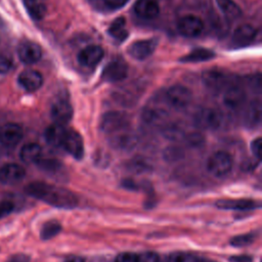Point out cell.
Segmentation results:
<instances>
[{
  "mask_svg": "<svg viewBox=\"0 0 262 262\" xmlns=\"http://www.w3.org/2000/svg\"><path fill=\"white\" fill-rule=\"evenodd\" d=\"M26 192L31 196L56 208L72 209L78 204V199L72 191L45 182L35 181L28 184Z\"/></svg>",
  "mask_w": 262,
  "mask_h": 262,
  "instance_id": "cell-1",
  "label": "cell"
},
{
  "mask_svg": "<svg viewBox=\"0 0 262 262\" xmlns=\"http://www.w3.org/2000/svg\"><path fill=\"white\" fill-rule=\"evenodd\" d=\"M222 121V114L213 107H203L193 117L194 125L203 130H216L221 126Z\"/></svg>",
  "mask_w": 262,
  "mask_h": 262,
  "instance_id": "cell-2",
  "label": "cell"
},
{
  "mask_svg": "<svg viewBox=\"0 0 262 262\" xmlns=\"http://www.w3.org/2000/svg\"><path fill=\"white\" fill-rule=\"evenodd\" d=\"M233 161L231 156L223 150H218L210 156L207 161V170L216 177L228 174L232 169Z\"/></svg>",
  "mask_w": 262,
  "mask_h": 262,
  "instance_id": "cell-3",
  "label": "cell"
},
{
  "mask_svg": "<svg viewBox=\"0 0 262 262\" xmlns=\"http://www.w3.org/2000/svg\"><path fill=\"white\" fill-rule=\"evenodd\" d=\"M129 126V117L122 112H108L102 117L100 122L101 131L108 135L127 129Z\"/></svg>",
  "mask_w": 262,
  "mask_h": 262,
  "instance_id": "cell-4",
  "label": "cell"
},
{
  "mask_svg": "<svg viewBox=\"0 0 262 262\" xmlns=\"http://www.w3.org/2000/svg\"><path fill=\"white\" fill-rule=\"evenodd\" d=\"M192 98V94L188 88L183 85H173L166 92V100L174 108H183L187 106Z\"/></svg>",
  "mask_w": 262,
  "mask_h": 262,
  "instance_id": "cell-5",
  "label": "cell"
},
{
  "mask_svg": "<svg viewBox=\"0 0 262 262\" xmlns=\"http://www.w3.org/2000/svg\"><path fill=\"white\" fill-rule=\"evenodd\" d=\"M128 75V66L120 57L112 59L103 69L101 77L106 82H119L124 80Z\"/></svg>",
  "mask_w": 262,
  "mask_h": 262,
  "instance_id": "cell-6",
  "label": "cell"
},
{
  "mask_svg": "<svg viewBox=\"0 0 262 262\" xmlns=\"http://www.w3.org/2000/svg\"><path fill=\"white\" fill-rule=\"evenodd\" d=\"M178 32L187 38L198 37L204 30L203 20L195 15L188 14L182 16L177 24Z\"/></svg>",
  "mask_w": 262,
  "mask_h": 262,
  "instance_id": "cell-7",
  "label": "cell"
},
{
  "mask_svg": "<svg viewBox=\"0 0 262 262\" xmlns=\"http://www.w3.org/2000/svg\"><path fill=\"white\" fill-rule=\"evenodd\" d=\"M110 144L120 150H130L134 148L138 142V138L129 128L118 131L110 135Z\"/></svg>",
  "mask_w": 262,
  "mask_h": 262,
  "instance_id": "cell-8",
  "label": "cell"
},
{
  "mask_svg": "<svg viewBox=\"0 0 262 262\" xmlns=\"http://www.w3.org/2000/svg\"><path fill=\"white\" fill-rule=\"evenodd\" d=\"M202 80L204 85L212 91H220L225 89L229 81V76L222 70L210 69L203 73Z\"/></svg>",
  "mask_w": 262,
  "mask_h": 262,
  "instance_id": "cell-9",
  "label": "cell"
},
{
  "mask_svg": "<svg viewBox=\"0 0 262 262\" xmlns=\"http://www.w3.org/2000/svg\"><path fill=\"white\" fill-rule=\"evenodd\" d=\"M62 148L76 160H81L84 156V143L80 133L72 129L68 130L62 143Z\"/></svg>",
  "mask_w": 262,
  "mask_h": 262,
  "instance_id": "cell-10",
  "label": "cell"
},
{
  "mask_svg": "<svg viewBox=\"0 0 262 262\" xmlns=\"http://www.w3.org/2000/svg\"><path fill=\"white\" fill-rule=\"evenodd\" d=\"M24 135L23 128L16 123H6L0 128V143L7 147L18 144Z\"/></svg>",
  "mask_w": 262,
  "mask_h": 262,
  "instance_id": "cell-11",
  "label": "cell"
},
{
  "mask_svg": "<svg viewBox=\"0 0 262 262\" xmlns=\"http://www.w3.org/2000/svg\"><path fill=\"white\" fill-rule=\"evenodd\" d=\"M26 176V170L23 166L9 163L0 168V182L6 185H14L19 183Z\"/></svg>",
  "mask_w": 262,
  "mask_h": 262,
  "instance_id": "cell-12",
  "label": "cell"
},
{
  "mask_svg": "<svg viewBox=\"0 0 262 262\" xmlns=\"http://www.w3.org/2000/svg\"><path fill=\"white\" fill-rule=\"evenodd\" d=\"M17 54L20 61L26 64H33L40 60L42 56V50L37 43L26 40L18 45Z\"/></svg>",
  "mask_w": 262,
  "mask_h": 262,
  "instance_id": "cell-13",
  "label": "cell"
},
{
  "mask_svg": "<svg viewBox=\"0 0 262 262\" xmlns=\"http://www.w3.org/2000/svg\"><path fill=\"white\" fill-rule=\"evenodd\" d=\"M104 51L99 45H88L84 47L78 54V61L86 68L97 66L103 58Z\"/></svg>",
  "mask_w": 262,
  "mask_h": 262,
  "instance_id": "cell-14",
  "label": "cell"
},
{
  "mask_svg": "<svg viewBox=\"0 0 262 262\" xmlns=\"http://www.w3.org/2000/svg\"><path fill=\"white\" fill-rule=\"evenodd\" d=\"M222 99L228 110H237L246 101V92L239 86L230 85L224 89Z\"/></svg>",
  "mask_w": 262,
  "mask_h": 262,
  "instance_id": "cell-15",
  "label": "cell"
},
{
  "mask_svg": "<svg viewBox=\"0 0 262 262\" xmlns=\"http://www.w3.org/2000/svg\"><path fill=\"white\" fill-rule=\"evenodd\" d=\"M50 116L55 124L63 126L72 120L73 107L67 100L59 99L51 105Z\"/></svg>",
  "mask_w": 262,
  "mask_h": 262,
  "instance_id": "cell-16",
  "label": "cell"
},
{
  "mask_svg": "<svg viewBox=\"0 0 262 262\" xmlns=\"http://www.w3.org/2000/svg\"><path fill=\"white\" fill-rule=\"evenodd\" d=\"M157 47V41L155 39H146V40H139L135 41L130 45L128 48L129 54L137 59L143 60L149 57Z\"/></svg>",
  "mask_w": 262,
  "mask_h": 262,
  "instance_id": "cell-17",
  "label": "cell"
},
{
  "mask_svg": "<svg viewBox=\"0 0 262 262\" xmlns=\"http://www.w3.org/2000/svg\"><path fill=\"white\" fill-rule=\"evenodd\" d=\"M18 84L27 91L38 90L43 84V76L36 70H25L18 75Z\"/></svg>",
  "mask_w": 262,
  "mask_h": 262,
  "instance_id": "cell-18",
  "label": "cell"
},
{
  "mask_svg": "<svg viewBox=\"0 0 262 262\" xmlns=\"http://www.w3.org/2000/svg\"><path fill=\"white\" fill-rule=\"evenodd\" d=\"M134 12L143 19H152L158 16L160 7L156 0H137L134 4Z\"/></svg>",
  "mask_w": 262,
  "mask_h": 262,
  "instance_id": "cell-19",
  "label": "cell"
},
{
  "mask_svg": "<svg viewBox=\"0 0 262 262\" xmlns=\"http://www.w3.org/2000/svg\"><path fill=\"white\" fill-rule=\"evenodd\" d=\"M257 30L255 27L249 24L238 26L232 35V42L236 46H247L256 37Z\"/></svg>",
  "mask_w": 262,
  "mask_h": 262,
  "instance_id": "cell-20",
  "label": "cell"
},
{
  "mask_svg": "<svg viewBox=\"0 0 262 262\" xmlns=\"http://www.w3.org/2000/svg\"><path fill=\"white\" fill-rule=\"evenodd\" d=\"M216 206L220 209L224 210H239V211H248L260 208V203L253 200H219L216 203Z\"/></svg>",
  "mask_w": 262,
  "mask_h": 262,
  "instance_id": "cell-21",
  "label": "cell"
},
{
  "mask_svg": "<svg viewBox=\"0 0 262 262\" xmlns=\"http://www.w3.org/2000/svg\"><path fill=\"white\" fill-rule=\"evenodd\" d=\"M67 129L62 125H58L53 123L48 126L45 130L44 137L47 143L54 147H62V143L67 134Z\"/></svg>",
  "mask_w": 262,
  "mask_h": 262,
  "instance_id": "cell-22",
  "label": "cell"
},
{
  "mask_svg": "<svg viewBox=\"0 0 262 262\" xmlns=\"http://www.w3.org/2000/svg\"><path fill=\"white\" fill-rule=\"evenodd\" d=\"M262 118V104L260 99L252 100L246 108L245 124L248 127L256 128L260 125Z\"/></svg>",
  "mask_w": 262,
  "mask_h": 262,
  "instance_id": "cell-23",
  "label": "cell"
},
{
  "mask_svg": "<svg viewBox=\"0 0 262 262\" xmlns=\"http://www.w3.org/2000/svg\"><path fill=\"white\" fill-rule=\"evenodd\" d=\"M167 116L168 113L166 112V110L156 104H151L144 107L142 112V120L149 125H157L163 122Z\"/></svg>",
  "mask_w": 262,
  "mask_h": 262,
  "instance_id": "cell-24",
  "label": "cell"
},
{
  "mask_svg": "<svg viewBox=\"0 0 262 262\" xmlns=\"http://www.w3.org/2000/svg\"><path fill=\"white\" fill-rule=\"evenodd\" d=\"M42 156V148L38 143L30 142L25 144L20 151H19V158L24 163H36L41 159Z\"/></svg>",
  "mask_w": 262,
  "mask_h": 262,
  "instance_id": "cell-25",
  "label": "cell"
},
{
  "mask_svg": "<svg viewBox=\"0 0 262 262\" xmlns=\"http://www.w3.org/2000/svg\"><path fill=\"white\" fill-rule=\"evenodd\" d=\"M222 14L229 20H234L242 15V10L233 0H216Z\"/></svg>",
  "mask_w": 262,
  "mask_h": 262,
  "instance_id": "cell-26",
  "label": "cell"
},
{
  "mask_svg": "<svg viewBox=\"0 0 262 262\" xmlns=\"http://www.w3.org/2000/svg\"><path fill=\"white\" fill-rule=\"evenodd\" d=\"M215 57V52L206 48H196L179 58L181 62H202Z\"/></svg>",
  "mask_w": 262,
  "mask_h": 262,
  "instance_id": "cell-27",
  "label": "cell"
},
{
  "mask_svg": "<svg viewBox=\"0 0 262 262\" xmlns=\"http://www.w3.org/2000/svg\"><path fill=\"white\" fill-rule=\"evenodd\" d=\"M24 5L29 15L35 20L42 19L46 14V5L42 0H24Z\"/></svg>",
  "mask_w": 262,
  "mask_h": 262,
  "instance_id": "cell-28",
  "label": "cell"
},
{
  "mask_svg": "<svg viewBox=\"0 0 262 262\" xmlns=\"http://www.w3.org/2000/svg\"><path fill=\"white\" fill-rule=\"evenodd\" d=\"M108 34L117 41L123 42L128 37V31L126 29V20L124 17L116 18L108 27Z\"/></svg>",
  "mask_w": 262,
  "mask_h": 262,
  "instance_id": "cell-29",
  "label": "cell"
},
{
  "mask_svg": "<svg viewBox=\"0 0 262 262\" xmlns=\"http://www.w3.org/2000/svg\"><path fill=\"white\" fill-rule=\"evenodd\" d=\"M60 229H61V225L59 224V222H57L55 220L47 221L41 227L40 236L44 241L50 239V238L54 237L56 234H58Z\"/></svg>",
  "mask_w": 262,
  "mask_h": 262,
  "instance_id": "cell-30",
  "label": "cell"
},
{
  "mask_svg": "<svg viewBox=\"0 0 262 262\" xmlns=\"http://www.w3.org/2000/svg\"><path fill=\"white\" fill-rule=\"evenodd\" d=\"M40 169L49 173H56L61 168V163L54 159H40L36 162Z\"/></svg>",
  "mask_w": 262,
  "mask_h": 262,
  "instance_id": "cell-31",
  "label": "cell"
},
{
  "mask_svg": "<svg viewBox=\"0 0 262 262\" xmlns=\"http://www.w3.org/2000/svg\"><path fill=\"white\" fill-rule=\"evenodd\" d=\"M255 238V235L253 233H245V234H239V235H235L233 236L230 241L229 244L232 247L235 248H241V247H246L249 246L250 244L253 243Z\"/></svg>",
  "mask_w": 262,
  "mask_h": 262,
  "instance_id": "cell-32",
  "label": "cell"
},
{
  "mask_svg": "<svg viewBox=\"0 0 262 262\" xmlns=\"http://www.w3.org/2000/svg\"><path fill=\"white\" fill-rule=\"evenodd\" d=\"M168 262H199L198 258L188 253H173L169 256Z\"/></svg>",
  "mask_w": 262,
  "mask_h": 262,
  "instance_id": "cell-33",
  "label": "cell"
},
{
  "mask_svg": "<svg viewBox=\"0 0 262 262\" xmlns=\"http://www.w3.org/2000/svg\"><path fill=\"white\" fill-rule=\"evenodd\" d=\"M164 136L169 139V140H179L180 138L183 137V131L177 127V126H168L165 128V130L163 131Z\"/></svg>",
  "mask_w": 262,
  "mask_h": 262,
  "instance_id": "cell-34",
  "label": "cell"
},
{
  "mask_svg": "<svg viewBox=\"0 0 262 262\" xmlns=\"http://www.w3.org/2000/svg\"><path fill=\"white\" fill-rule=\"evenodd\" d=\"M13 66V59L7 52H0V74L8 73Z\"/></svg>",
  "mask_w": 262,
  "mask_h": 262,
  "instance_id": "cell-35",
  "label": "cell"
},
{
  "mask_svg": "<svg viewBox=\"0 0 262 262\" xmlns=\"http://www.w3.org/2000/svg\"><path fill=\"white\" fill-rule=\"evenodd\" d=\"M182 150L176 146H169L164 151V157L167 161H176L181 158Z\"/></svg>",
  "mask_w": 262,
  "mask_h": 262,
  "instance_id": "cell-36",
  "label": "cell"
},
{
  "mask_svg": "<svg viewBox=\"0 0 262 262\" xmlns=\"http://www.w3.org/2000/svg\"><path fill=\"white\" fill-rule=\"evenodd\" d=\"M159 255L155 252H143L137 255V262H159Z\"/></svg>",
  "mask_w": 262,
  "mask_h": 262,
  "instance_id": "cell-37",
  "label": "cell"
},
{
  "mask_svg": "<svg viewBox=\"0 0 262 262\" xmlns=\"http://www.w3.org/2000/svg\"><path fill=\"white\" fill-rule=\"evenodd\" d=\"M261 148H262V140L261 137H257L251 143V151L255 159L261 160Z\"/></svg>",
  "mask_w": 262,
  "mask_h": 262,
  "instance_id": "cell-38",
  "label": "cell"
},
{
  "mask_svg": "<svg viewBox=\"0 0 262 262\" xmlns=\"http://www.w3.org/2000/svg\"><path fill=\"white\" fill-rule=\"evenodd\" d=\"M115 262H137V255L128 252L121 253L116 257Z\"/></svg>",
  "mask_w": 262,
  "mask_h": 262,
  "instance_id": "cell-39",
  "label": "cell"
},
{
  "mask_svg": "<svg viewBox=\"0 0 262 262\" xmlns=\"http://www.w3.org/2000/svg\"><path fill=\"white\" fill-rule=\"evenodd\" d=\"M187 142L192 146H199L203 144L204 137L200 133H190L188 136H186Z\"/></svg>",
  "mask_w": 262,
  "mask_h": 262,
  "instance_id": "cell-40",
  "label": "cell"
},
{
  "mask_svg": "<svg viewBox=\"0 0 262 262\" xmlns=\"http://www.w3.org/2000/svg\"><path fill=\"white\" fill-rule=\"evenodd\" d=\"M13 204L11 202H0V219L7 216L13 210Z\"/></svg>",
  "mask_w": 262,
  "mask_h": 262,
  "instance_id": "cell-41",
  "label": "cell"
},
{
  "mask_svg": "<svg viewBox=\"0 0 262 262\" xmlns=\"http://www.w3.org/2000/svg\"><path fill=\"white\" fill-rule=\"evenodd\" d=\"M128 0H103V3L111 9H119L123 7Z\"/></svg>",
  "mask_w": 262,
  "mask_h": 262,
  "instance_id": "cell-42",
  "label": "cell"
},
{
  "mask_svg": "<svg viewBox=\"0 0 262 262\" xmlns=\"http://www.w3.org/2000/svg\"><path fill=\"white\" fill-rule=\"evenodd\" d=\"M230 262H252L253 258L248 255H238V256H231L229 258Z\"/></svg>",
  "mask_w": 262,
  "mask_h": 262,
  "instance_id": "cell-43",
  "label": "cell"
},
{
  "mask_svg": "<svg viewBox=\"0 0 262 262\" xmlns=\"http://www.w3.org/2000/svg\"><path fill=\"white\" fill-rule=\"evenodd\" d=\"M26 259L27 258L25 256H23V255H16V256L11 257L7 262H25Z\"/></svg>",
  "mask_w": 262,
  "mask_h": 262,
  "instance_id": "cell-44",
  "label": "cell"
},
{
  "mask_svg": "<svg viewBox=\"0 0 262 262\" xmlns=\"http://www.w3.org/2000/svg\"><path fill=\"white\" fill-rule=\"evenodd\" d=\"M66 262H84V260L81 257H72L68 259Z\"/></svg>",
  "mask_w": 262,
  "mask_h": 262,
  "instance_id": "cell-45",
  "label": "cell"
}]
</instances>
